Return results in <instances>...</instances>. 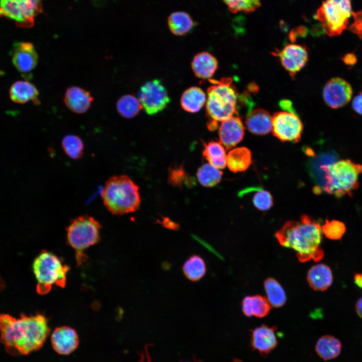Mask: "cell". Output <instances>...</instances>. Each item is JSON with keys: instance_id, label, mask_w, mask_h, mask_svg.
Masks as SVG:
<instances>
[{"instance_id": "obj_42", "label": "cell", "mask_w": 362, "mask_h": 362, "mask_svg": "<svg viewBox=\"0 0 362 362\" xmlns=\"http://www.w3.org/2000/svg\"><path fill=\"white\" fill-rule=\"evenodd\" d=\"M343 61L347 65H353L356 62L355 56L352 53H348L342 58Z\"/></svg>"}, {"instance_id": "obj_3", "label": "cell", "mask_w": 362, "mask_h": 362, "mask_svg": "<svg viewBox=\"0 0 362 362\" xmlns=\"http://www.w3.org/2000/svg\"><path fill=\"white\" fill-rule=\"evenodd\" d=\"M101 197L108 211L117 215L135 212L141 202L139 187L126 175L110 177L102 190Z\"/></svg>"}, {"instance_id": "obj_44", "label": "cell", "mask_w": 362, "mask_h": 362, "mask_svg": "<svg viewBox=\"0 0 362 362\" xmlns=\"http://www.w3.org/2000/svg\"><path fill=\"white\" fill-rule=\"evenodd\" d=\"M355 284L362 289V274L358 273L354 275Z\"/></svg>"}, {"instance_id": "obj_37", "label": "cell", "mask_w": 362, "mask_h": 362, "mask_svg": "<svg viewBox=\"0 0 362 362\" xmlns=\"http://www.w3.org/2000/svg\"><path fill=\"white\" fill-rule=\"evenodd\" d=\"M187 173L182 166H174L169 169L168 181L172 185L180 187L187 180Z\"/></svg>"}, {"instance_id": "obj_18", "label": "cell", "mask_w": 362, "mask_h": 362, "mask_svg": "<svg viewBox=\"0 0 362 362\" xmlns=\"http://www.w3.org/2000/svg\"><path fill=\"white\" fill-rule=\"evenodd\" d=\"M93 98L88 91L76 86L67 88L64 96V103L72 112L82 114L90 107Z\"/></svg>"}, {"instance_id": "obj_36", "label": "cell", "mask_w": 362, "mask_h": 362, "mask_svg": "<svg viewBox=\"0 0 362 362\" xmlns=\"http://www.w3.org/2000/svg\"><path fill=\"white\" fill-rule=\"evenodd\" d=\"M253 188L255 192L253 197L254 206L261 211L269 209L273 205V199L270 193L260 188Z\"/></svg>"}, {"instance_id": "obj_8", "label": "cell", "mask_w": 362, "mask_h": 362, "mask_svg": "<svg viewBox=\"0 0 362 362\" xmlns=\"http://www.w3.org/2000/svg\"><path fill=\"white\" fill-rule=\"evenodd\" d=\"M352 13L351 0H325L317 10L316 18L325 33L333 37L346 28Z\"/></svg>"}, {"instance_id": "obj_10", "label": "cell", "mask_w": 362, "mask_h": 362, "mask_svg": "<svg viewBox=\"0 0 362 362\" xmlns=\"http://www.w3.org/2000/svg\"><path fill=\"white\" fill-rule=\"evenodd\" d=\"M138 99L148 115H154L162 111L170 102L165 87L157 79L147 81L141 86Z\"/></svg>"}, {"instance_id": "obj_39", "label": "cell", "mask_w": 362, "mask_h": 362, "mask_svg": "<svg viewBox=\"0 0 362 362\" xmlns=\"http://www.w3.org/2000/svg\"><path fill=\"white\" fill-rule=\"evenodd\" d=\"M352 108L356 113L362 115V90L353 99Z\"/></svg>"}, {"instance_id": "obj_7", "label": "cell", "mask_w": 362, "mask_h": 362, "mask_svg": "<svg viewBox=\"0 0 362 362\" xmlns=\"http://www.w3.org/2000/svg\"><path fill=\"white\" fill-rule=\"evenodd\" d=\"M101 225L94 217L80 215L73 219L67 228L68 244L74 249L78 265L86 259L84 251L100 240Z\"/></svg>"}, {"instance_id": "obj_34", "label": "cell", "mask_w": 362, "mask_h": 362, "mask_svg": "<svg viewBox=\"0 0 362 362\" xmlns=\"http://www.w3.org/2000/svg\"><path fill=\"white\" fill-rule=\"evenodd\" d=\"M232 13H250L261 6V0H223Z\"/></svg>"}, {"instance_id": "obj_2", "label": "cell", "mask_w": 362, "mask_h": 362, "mask_svg": "<svg viewBox=\"0 0 362 362\" xmlns=\"http://www.w3.org/2000/svg\"><path fill=\"white\" fill-rule=\"evenodd\" d=\"M322 227L318 222L307 215L299 221H288L275 233L279 243L294 249L298 260L302 262L311 259L317 262L323 257L321 247Z\"/></svg>"}, {"instance_id": "obj_35", "label": "cell", "mask_w": 362, "mask_h": 362, "mask_svg": "<svg viewBox=\"0 0 362 362\" xmlns=\"http://www.w3.org/2000/svg\"><path fill=\"white\" fill-rule=\"evenodd\" d=\"M323 233L331 240H340L346 231L343 223L337 220L331 221L326 220L325 224L322 226Z\"/></svg>"}, {"instance_id": "obj_15", "label": "cell", "mask_w": 362, "mask_h": 362, "mask_svg": "<svg viewBox=\"0 0 362 362\" xmlns=\"http://www.w3.org/2000/svg\"><path fill=\"white\" fill-rule=\"evenodd\" d=\"M53 349L60 355H68L78 347L79 338L76 331L68 326L56 328L51 336Z\"/></svg>"}, {"instance_id": "obj_1", "label": "cell", "mask_w": 362, "mask_h": 362, "mask_svg": "<svg viewBox=\"0 0 362 362\" xmlns=\"http://www.w3.org/2000/svg\"><path fill=\"white\" fill-rule=\"evenodd\" d=\"M1 340L6 351L12 355H25L40 349L45 343L50 328L42 314L20 318L0 314Z\"/></svg>"}, {"instance_id": "obj_45", "label": "cell", "mask_w": 362, "mask_h": 362, "mask_svg": "<svg viewBox=\"0 0 362 362\" xmlns=\"http://www.w3.org/2000/svg\"><path fill=\"white\" fill-rule=\"evenodd\" d=\"M30 1H33L34 2H36V3H41V0H30Z\"/></svg>"}, {"instance_id": "obj_17", "label": "cell", "mask_w": 362, "mask_h": 362, "mask_svg": "<svg viewBox=\"0 0 362 362\" xmlns=\"http://www.w3.org/2000/svg\"><path fill=\"white\" fill-rule=\"evenodd\" d=\"M276 329L275 326L262 324L251 330V346L253 349L258 350L264 356L270 353L278 344Z\"/></svg>"}, {"instance_id": "obj_25", "label": "cell", "mask_w": 362, "mask_h": 362, "mask_svg": "<svg viewBox=\"0 0 362 362\" xmlns=\"http://www.w3.org/2000/svg\"><path fill=\"white\" fill-rule=\"evenodd\" d=\"M342 345L340 340L330 335H325L319 338L315 345L317 354L324 360L337 357L340 353Z\"/></svg>"}, {"instance_id": "obj_9", "label": "cell", "mask_w": 362, "mask_h": 362, "mask_svg": "<svg viewBox=\"0 0 362 362\" xmlns=\"http://www.w3.org/2000/svg\"><path fill=\"white\" fill-rule=\"evenodd\" d=\"M42 12L41 3L30 0H0V17L14 20L19 27H32L34 18Z\"/></svg>"}, {"instance_id": "obj_23", "label": "cell", "mask_w": 362, "mask_h": 362, "mask_svg": "<svg viewBox=\"0 0 362 362\" xmlns=\"http://www.w3.org/2000/svg\"><path fill=\"white\" fill-rule=\"evenodd\" d=\"M271 305L267 299L259 295L245 297L242 302V310L244 314L250 317L266 316L270 311Z\"/></svg>"}, {"instance_id": "obj_43", "label": "cell", "mask_w": 362, "mask_h": 362, "mask_svg": "<svg viewBox=\"0 0 362 362\" xmlns=\"http://www.w3.org/2000/svg\"><path fill=\"white\" fill-rule=\"evenodd\" d=\"M355 310L357 315L362 318V297L356 302L355 304Z\"/></svg>"}, {"instance_id": "obj_29", "label": "cell", "mask_w": 362, "mask_h": 362, "mask_svg": "<svg viewBox=\"0 0 362 362\" xmlns=\"http://www.w3.org/2000/svg\"><path fill=\"white\" fill-rule=\"evenodd\" d=\"M170 31L174 35L182 36L191 30L194 22L188 14L184 12L172 13L168 19Z\"/></svg>"}, {"instance_id": "obj_30", "label": "cell", "mask_w": 362, "mask_h": 362, "mask_svg": "<svg viewBox=\"0 0 362 362\" xmlns=\"http://www.w3.org/2000/svg\"><path fill=\"white\" fill-rule=\"evenodd\" d=\"M267 300L270 305L275 308L283 306L286 302V295L284 289L275 279L268 278L264 282Z\"/></svg>"}, {"instance_id": "obj_31", "label": "cell", "mask_w": 362, "mask_h": 362, "mask_svg": "<svg viewBox=\"0 0 362 362\" xmlns=\"http://www.w3.org/2000/svg\"><path fill=\"white\" fill-rule=\"evenodd\" d=\"M222 172L218 168L209 163H205L198 169L197 176L199 183L206 187L218 184L222 178Z\"/></svg>"}, {"instance_id": "obj_33", "label": "cell", "mask_w": 362, "mask_h": 362, "mask_svg": "<svg viewBox=\"0 0 362 362\" xmlns=\"http://www.w3.org/2000/svg\"><path fill=\"white\" fill-rule=\"evenodd\" d=\"M62 147L65 153L73 159L80 158L83 154L84 144L77 135L69 134L62 140Z\"/></svg>"}, {"instance_id": "obj_41", "label": "cell", "mask_w": 362, "mask_h": 362, "mask_svg": "<svg viewBox=\"0 0 362 362\" xmlns=\"http://www.w3.org/2000/svg\"><path fill=\"white\" fill-rule=\"evenodd\" d=\"M193 237L199 242H200L201 244H202L204 246H205L207 249H208L209 250H210L211 252H212L213 253H214L215 255H216L218 257L220 258L221 259H223L222 256L217 252L216 251L214 248L210 245L209 243H207L204 240H202V239L200 238L199 237L195 235H193Z\"/></svg>"}, {"instance_id": "obj_5", "label": "cell", "mask_w": 362, "mask_h": 362, "mask_svg": "<svg viewBox=\"0 0 362 362\" xmlns=\"http://www.w3.org/2000/svg\"><path fill=\"white\" fill-rule=\"evenodd\" d=\"M325 172L324 190L339 198L358 188V176L362 172V165L351 160H341L333 164L321 166Z\"/></svg>"}, {"instance_id": "obj_27", "label": "cell", "mask_w": 362, "mask_h": 362, "mask_svg": "<svg viewBox=\"0 0 362 362\" xmlns=\"http://www.w3.org/2000/svg\"><path fill=\"white\" fill-rule=\"evenodd\" d=\"M183 271L186 278L192 282L200 281L206 275L207 266L204 258L198 254H193L184 262Z\"/></svg>"}, {"instance_id": "obj_20", "label": "cell", "mask_w": 362, "mask_h": 362, "mask_svg": "<svg viewBox=\"0 0 362 362\" xmlns=\"http://www.w3.org/2000/svg\"><path fill=\"white\" fill-rule=\"evenodd\" d=\"M248 130L256 135H265L272 130V117L262 109H256L249 113L245 120Z\"/></svg>"}, {"instance_id": "obj_22", "label": "cell", "mask_w": 362, "mask_h": 362, "mask_svg": "<svg viewBox=\"0 0 362 362\" xmlns=\"http://www.w3.org/2000/svg\"><path fill=\"white\" fill-rule=\"evenodd\" d=\"M11 100L17 103L24 104L30 101L38 105L39 92L36 86L28 81H18L14 83L10 89Z\"/></svg>"}, {"instance_id": "obj_13", "label": "cell", "mask_w": 362, "mask_h": 362, "mask_svg": "<svg viewBox=\"0 0 362 362\" xmlns=\"http://www.w3.org/2000/svg\"><path fill=\"white\" fill-rule=\"evenodd\" d=\"M274 54L278 56L283 67L292 77L305 66L308 60L306 48L295 44H287Z\"/></svg>"}, {"instance_id": "obj_32", "label": "cell", "mask_w": 362, "mask_h": 362, "mask_svg": "<svg viewBox=\"0 0 362 362\" xmlns=\"http://www.w3.org/2000/svg\"><path fill=\"white\" fill-rule=\"evenodd\" d=\"M142 108L139 100L131 95L121 97L117 103V109L122 117L130 119L136 116Z\"/></svg>"}, {"instance_id": "obj_26", "label": "cell", "mask_w": 362, "mask_h": 362, "mask_svg": "<svg viewBox=\"0 0 362 362\" xmlns=\"http://www.w3.org/2000/svg\"><path fill=\"white\" fill-rule=\"evenodd\" d=\"M251 162L250 150L244 147L231 150L227 155L226 165L234 172L242 171L248 168Z\"/></svg>"}, {"instance_id": "obj_16", "label": "cell", "mask_w": 362, "mask_h": 362, "mask_svg": "<svg viewBox=\"0 0 362 362\" xmlns=\"http://www.w3.org/2000/svg\"><path fill=\"white\" fill-rule=\"evenodd\" d=\"M244 133L241 119L233 116L221 122L219 129L220 142L227 149H230L242 140Z\"/></svg>"}, {"instance_id": "obj_24", "label": "cell", "mask_w": 362, "mask_h": 362, "mask_svg": "<svg viewBox=\"0 0 362 362\" xmlns=\"http://www.w3.org/2000/svg\"><path fill=\"white\" fill-rule=\"evenodd\" d=\"M206 99V94L200 87L192 86L187 89L182 94L181 106L188 112L197 113L204 106Z\"/></svg>"}, {"instance_id": "obj_6", "label": "cell", "mask_w": 362, "mask_h": 362, "mask_svg": "<svg viewBox=\"0 0 362 362\" xmlns=\"http://www.w3.org/2000/svg\"><path fill=\"white\" fill-rule=\"evenodd\" d=\"M33 269L37 282V291L40 295L48 293L53 285L63 288L66 285L69 267L50 252L44 250L37 256Z\"/></svg>"}, {"instance_id": "obj_14", "label": "cell", "mask_w": 362, "mask_h": 362, "mask_svg": "<svg viewBox=\"0 0 362 362\" xmlns=\"http://www.w3.org/2000/svg\"><path fill=\"white\" fill-rule=\"evenodd\" d=\"M12 62L17 69L23 73L29 72L36 66L38 54L32 43L19 42L14 44Z\"/></svg>"}, {"instance_id": "obj_28", "label": "cell", "mask_w": 362, "mask_h": 362, "mask_svg": "<svg viewBox=\"0 0 362 362\" xmlns=\"http://www.w3.org/2000/svg\"><path fill=\"white\" fill-rule=\"evenodd\" d=\"M203 155L209 163L218 169H223L226 165L225 149L221 143L212 141L204 145Z\"/></svg>"}, {"instance_id": "obj_19", "label": "cell", "mask_w": 362, "mask_h": 362, "mask_svg": "<svg viewBox=\"0 0 362 362\" xmlns=\"http://www.w3.org/2000/svg\"><path fill=\"white\" fill-rule=\"evenodd\" d=\"M307 280L315 291L326 290L332 284L333 277L330 268L323 263L312 266L308 270Z\"/></svg>"}, {"instance_id": "obj_12", "label": "cell", "mask_w": 362, "mask_h": 362, "mask_svg": "<svg viewBox=\"0 0 362 362\" xmlns=\"http://www.w3.org/2000/svg\"><path fill=\"white\" fill-rule=\"evenodd\" d=\"M352 89L350 84L340 77H334L325 84L323 97L330 108L337 109L347 104L351 99Z\"/></svg>"}, {"instance_id": "obj_40", "label": "cell", "mask_w": 362, "mask_h": 362, "mask_svg": "<svg viewBox=\"0 0 362 362\" xmlns=\"http://www.w3.org/2000/svg\"><path fill=\"white\" fill-rule=\"evenodd\" d=\"M164 228L177 230L179 229V226L177 223L172 221L168 218L163 217L162 220L159 222Z\"/></svg>"}, {"instance_id": "obj_38", "label": "cell", "mask_w": 362, "mask_h": 362, "mask_svg": "<svg viewBox=\"0 0 362 362\" xmlns=\"http://www.w3.org/2000/svg\"><path fill=\"white\" fill-rule=\"evenodd\" d=\"M354 21L349 27V30L362 39V10L352 13Z\"/></svg>"}, {"instance_id": "obj_4", "label": "cell", "mask_w": 362, "mask_h": 362, "mask_svg": "<svg viewBox=\"0 0 362 362\" xmlns=\"http://www.w3.org/2000/svg\"><path fill=\"white\" fill-rule=\"evenodd\" d=\"M207 89L206 111L211 121L208 125L216 129L218 122H222L237 113V93L230 77L212 81Z\"/></svg>"}, {"instance_id": "obj_21", "label": "cell", "mask_w": 362, "mask_h": 362, "mask_svg": "<svg viewBox=\"0 0 362 362\" xmlns=\"http://www.w3.org/2000/svg\"><path fill=\"white\" fill-rule=\"evenodd\" d=\"M192 68L195 75L202 79L211 77L218 68V61L208 52L197 53L192 62Z\"/></svg>"}, {"instance_id": "obj_11", "label": "cell", "mask_w": 362, "mask_h": 362, "mask_svg": "<svg viewBox=\"0 0 362 362\" xmlns=\"http://www.w3.org/2000/svg\"><path fill=\"white\" fill-rule=\"evenodd\" d=\"M272 132L283 141L298 142L303 126L299 118L292 112L281 111L272 117Z\"/></svg>"}]
</instances>
